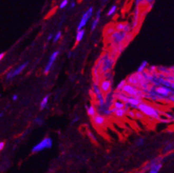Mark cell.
I'll list each match as a JSON object with an SVG mask.
<instances>
[{"instance_id":"1","label":"cell","mask_w":174,"mask_h":173,"mask_svg":"<svg viewBox=\"0 0 174 173\" xmlns=\"http://www.w3.org/2000/svg\"><path fill=\"white\" fill-rule=\"evenodd\" d=\"M137 110H138L140 112L143 114L144 115L152 117L154 120H159L161 117L159 111H158L156 108H154L153 106L147 104V103H145V102H142L137 106Z\"/></svg>"},{"instance_id":"2","label":"cell","mask_w":174,"mask_h":173,"mask_svg":"<svg viewBox=\"0 0 174 173\" xmlns=\"http://www.w3.org/2000/svg\"><path fill=\"white\" fill-rule=\"evenodd\" d=\"M121 92L125 93L129 97H134V98H141L142 97H144L143 93L142 91H139L136 87L133 86L132 85L126 83L124 87L122 89Z\"/></svg>"},{"instance_id":"3","label":"cell","mask_w":174,"mask_h":173,"mask_svg":"<svg viewBox=\"0 0 174 173\" xmlns=\"http://www.w3.org/2000/svg\"><path fill=\"white\" fill-rule=\"evenodd\" d=\"M101 71L103 73H106L110 71L114 64V59L110 57L108 54H106L105 55L101 57Z\"/></svg>"},{"instance_id":"4","label":"cell","mask_w":174,"mask_h":173,"mask_svg":"<svg viewBox=\"0 0 174 173\" xmlns=\"http://www.w3.org/2000/svg\"><path fill=\"white\" fill-rule=\"evenodd\" d=\"M92 90L93 93H94V95L96 96V100H97L98 101V106L99 107L104 106V104H105V98H104V93H102L101 91V89H100L99 85L95 83L94 82L93 83Z\"/></svg>"},{"instance_id":"5","label":"cell","mask_w":174,"mask_h":173,"mask_svg":"<svg viewBox=\"0 0 174 173\" xmlns=\"http://www.w3.org/2000/svg\"><path fill=\"white\" fill-rule=\"evenodd\" d=\"M128 34L125 32H120V31H115L110 36V40L115 45H120L123 42L124 40H125L126 37Z\"/></svg>"},{"instance_id":"6","label":"cell","mask_w":174,"mask_h":173,"mask_svg":"<svg viewBox=\"0 0 174 173\" xmlns=\"http://www.w3.org/2000/svg\"><path fill=\"white\" fill-rule=\"evenodd\" d=\"M93 11V7H90V8H88V10L84 13V15L82 16V19L80 21L79 23L78 26H77V31H81V30H82L83 28L86 26L87 22H88V21L89 20L91 17L92 16Z\"/></svg>"},{"instance_id":"7","label":"cell","mask_w":174,"mask_h":173,"mask_svg":"<svg viewBox=\"0 0 174 173\" xmlns=\"http://www.w3.org/2000/svg\"><path fill=\"white\" fill-rule=\"evenodd\" d=\"M52 145H53V141H52V139H50V138H46L45 139L41 141L40 143H39L38 144H37L36 146L33 147V153L35 152H38V151H42L45 149H50L52 147Z\"/></svg>"},{"instance_id":"8","label":"cell","mask_w":174,"mask_h":173,"mask_svg":"<svg viewBox=\"0 0 174 173\" xmlns=\"http://www.w3.org/2000/svg\"><path fill=\"white\" fill-rule=\"evenodd\" d=\"M139 1L136 2V7L134 10V16H133V21H132V24L131 26L132 29H134L138 26L139 21V14H140V10L139 7Z\"/></svg>"},{"instance_id":"9","label":"cell","mask_w":174,"mask_h":173,"mask_svg":"<svg viewBox=\"0 0 174 173\" xmlns=\"http://www.w3.org/2000/svg\"><path fill=\"white\" fill-rule=\"evenodd\" d=\"M99 88L101 89V91L103 93H109L110 91V88H111V81L108 80V79H104L102 81L100 82Z\"/></svg>"},{"instance_id":"10","label":"cell","mask_w":174,"mask_h":173,"mask_svg":"<svg viewBox=\"0 0 174 173\" xmlns=\"http://www.w3.org/2000/svg\"><path fill=\"white\" fill-rule=\"evenodd\" d=\"M92 122L93 123L96 125V126H102L105 124L106 122V118L104 116H103L102 115H100V114H96V115L92 117Z\"/></svg>"},{"instance_id":"11","label":"cell","mask_w":174,"mask_h":173,"mask_svg":"<svg viewBox=\"0 0 174 173\" xmlns=\"http://www.w3.org/2000/svg\"><path fill=\"white\" fill-rule=\"evenodd\" d=\"M142 102V100L139 98H134V97H128V104L130 105V107L132 109H136L137 110V106L139 105Z\"/></svg>"},{"instance_id":"12","label":"cell","mask_w":174,"mask_h":173,"mask_svg":"<svg viewBox=\"0 0 174 173\" xmlns=\"http://www.w3.org/2000/svg\"><path fill=\"white\" fill-rule=\"evenodd\" d=\"M58 54H59V51H56L54 53L51 55L50 59L49 60L48 63V65H46V67H45V73H48L49 70L50 69L51 67H52V65H53V63L55 62V59L57 57V56L58 55Z\"/></svg>"},{"instance_id":"13","label":"cell","mask_w":174,"mask_h":173,"mask_svg":"<svg viewBox=\"0 0 174 173\" xmlns=\"http://www.w3.org/2000/svg\"><path fill=\"white\" fill-rule=\"evenodd\" d=\"M26 65H27V63H25V64H23V65H21L20 67H18V68H17V69H16V70H14L13 71H11V72H9V73H8L7 76V78H8V79H10V78H11L14 77L15 76H16L17 74H18V73H20L21 71H22L23 69H24L25 67H26Z\"/></svg>"},{"instance_id":"14","label":"cell","mask_w":174,"mask_h":173,"mask_svg":"<svg viewBox=\"0 0 174 173\" xmlns=\"http://www.w3.org/2000/svg\"><path fill=\"white\" fill-rule=\"evenodd\" d=\"M101 9H98V11L96 12V17H95L94 20L93 21L92 24H91V31H94L96 28L97 27L98 22H99L100 17H101Z\"/></svg>"},{"instance_id":"15","label":"cell","mask_w":174,"mask_h":173,"mask_svg":"<svg viewBox=\"0 0 174 173\" xmlns=\"http://www.w3.org/2000/svg\"><path fill=\"white\" fill-rule=\"evenodd\" d=\"M126 82H128V84L132 85V86H135L139 85L138 80H137V77H136V75H135V74H133V75L130 76L127 78Z\"/></svg>"},{"instance_id":"16","label":"cell","mask_w":174,"mask_h":173,"mask_svg":"<svg viewBox=\"0 0 174 173\" xmlns=\"http://www.w3.org/2000/svg\"><path fill=\"white\" fill-rule=\"evenodd\" d=\"M115 96H116V98L118 100L120 101H121L123 103H127L128 102V97L127 95H125V93H122L121 91H120V92H117L116 94H115Z\"/></svg>"},{"instance_id":"17","label":"cell","mask_w":174,"mask_h":173,"mask_svg":"<svg viewBox=\"0 0 174 173\" xmlns=\"http://www.w3.org/2000/svg\"><path fill=\"white\" fill-rule=\"evenodd\" d=\"M86 111H87V114L90 116L91 117H93L96 115V108L93 105H90V106H86Z\"/></svg>"},{"instance_id":"18","label":"cell","mask_w":174,"mask_h":173,"mask_svg":"<svg viewBox=\"0 0 174 173\" xmlns=\"http://www.w3.org/2000/svg\"><path fill=\"white\" fill-rule=\"evenodd\" d=\"M161 167H162V164H161V162H159L157 164L154 165V166H152L150 168L149 172V173H158L159 170H161Z\"/></svg>"},{"instance_id":"19","label":"cell","mask_w":174,"mask_h":173,"mask_svg":"<svg viewBox=\"0 0 174 173\" xmlns=\"http://www.w3.org/2000/svg\"><path fill=\"white\" fill-rule=\"evenodd\" d=\"M126 23H123V22H120L117 23L115 25L114 28L116 31H120V32H123L124 29H125V27Z\"/></svg>"},{"instance_id":"20","label":"cell","mask_w":174,"mask_h":173,"mask_svg":"<svg viewBox=\"0 0 174 173\" xmlns=\"http://www.w3.org/2000/svg\"><path fill=\"white\" fill-rule=\"evenodd\" d=\"M84 34H85V30H84V29H82L81 31L77 32V36H76V42H77V43H79V42L82 40Z\"/></svg>"},{"instance_id":"21","label":"cell","mask_w":174,"mask_h":173,"mask_svg":"<svg viewBox=\"0 0 174 173\" xmlns=\"http://www.w3.org/2000/svg\"><path fill=\"white\" fill-rule=\"evenodd\" d=\"M148 65V62H147V61H143V62H142L141 65H139V67H138V69H137V73H142V72H144V69H146V67H147V66Z\"/></svg>"},{"instance_id":"22","label":"cell","mask_w":174,"mask_h":173,"mask_svg":"<svg viewBox=\"0 0 174 173\" xmlns=\"http://www.w3.org/2000/svg\"><path fill=\"white\" fill-rule=\"evenodd\" d=\"M126 111L123 109H119V110H116V111L114 113V115H115V117L119 118L123 117L124 116L126 115Z\"/></svg>"},{"instance_id":"23","label":"cell","mask_w":174,"mask_h":173,"mask_svg":"<svg viewBox=\"0 0 174 173\" xmlns=\"http://www.w3.org/2000/svg\"><path fill=\"white\" fill-rule=\"evenodd\" d=\"M113 107L116 108L117 110H119V109H123L124 107H125V103H123L120 100H115L113 102Z\"/></svg>"},{"instance_id":"24","label":"cell","mask_w":174,"mask_h":173,"mask_svg":"<svg viewBox=\"0 0 174 173\" xmlns=\"http://www.w3.org/2000/svg\"><path fill=\"white\" fill-rule=\"evenodd\" d=\"M127 83H126V80H123L121 81L120 82L117 84V87H116V91H117V92H120V91H122V89H123V88L124 87V86Z\"/></svg>"},{"instance_id":"25","label":"cell","mask_w":174,"mask_h":173,"mask_svg":"<svg viewBox=\"0 0 174 173\" xmlns=\"http://www.w3.org/2000/svg\"><path fill=\"white\" fill-rule=\"evenodd\" d=\"M117 10V6L116 5H112V7H110V9H109V11H108V13H107V16H112V14H114L115 12Z\"/></svg>"},{"instance_id":"26","label":"cell","mask_w":174,"mask_h":173,"mask_svg":"<svg viewBox=\"0 0 174 173\" xmlns=\"http://www.w3.org/2000/svg\"><path fill=\"white\" fill-rule=\"evenodd\" d=\"M48 96H45V97L43 98V100H42V102L40 103V109H41V110H43L45 107L46 106L47 102H48Z\"/></svg>"},{"instance_id":"27","label":"cell","mask_w":174,"mask_h":173,"mask_svg":"<svg viewBox=\"0 0 174 173\" xmlns=\"http://www.w3.org/2000/svg\"><path fill=\"white\" fill-rule=\"evenodd\" d=\"M135 117H137V119H139V120H144V115L142 112H140L136 111L135 112Z\"/></svg>"},{"instance_id":"28","label":"cell","mask_w":174,"mask_h":173,"mask_svg":"<svg viewBox=\"0 0 174 173\" xmlns=\"http://www.w3.org/2000/svg\"><path fill=\"white\" fill-rule=\"evenodd\" d=\"M144 144V139L142 138H139V139L137 141V146H142Z\"/></svg>"},{"instance_id":"29","label":"cell","mask_w":174,"mask_h":173,"mask_svg":"<svg viewBox=\"0 0 174 173\" xmlns=\"http://www.w3.org/2000/svg\"><path fill=\"white\" fill-rule=\"evenodd\" d=\"M126 114L128 115V116L132 118L135 117V112H134V110H129L127 112V113Z\"/></svg>"},{"instance_id":"30","label":"cell","mask_w":174,"mask_h":173,"mask_svg":"<svg viewBox=\"0 0 174 173\" xmlns=\"http://www.w3.org/2000/svg\"><path fill=\"white\" fill-rule=\"evenodd\" d=\"M115 30L114 28H113V27H110V28H108L107 30H106V33L107 35H108V36H110V35H111L113 32H115Z\"/></svg>"},{"instance_id":"31","label":"cell","mask_w":174,"mask_h":173,"mask_svg":"<svg viewBox=\"0 0 174 173\" xmlns=\"http://www.w3.org/2000/svg\"><path fill=\"white\" fill-rule=\"evenodd\" d=\"M88 136L91 138V139L93 141H95V142L96 141V138L95 135L92 133V132H91V131H88Z\"/></svg>"},{"instance_id":"32","label":"cell","mask_w":174,"mask_h":173,"mask_svg":"<svg viewBox=\"0 0 174 173\" xmlns=\"http://www.w3.org/2000/svg\"><path fill=\"white\" fill-rule=\"evenodd\" d=\"M67 4H68V1H67V0H64L61 3V4H60V9H63V8H64V7H66L67 5Z\"/></svg>"},{"instance_id":"33","label":"cell","mask_w":174,"mask_h":173,"mask_svg":"<svg viewBox=\"0 0 174 173\" xmlns=\"http://www.w3.org/2000/svg\"><path fill=\"white\" fill-rule=\"evenodd\" d=\"M61 35H62V33L61 32H58L57 34H56V36H55V38H54V42H56L57 40H59L61 37Z\"/></svg>"},{"instance_id":"34","label":"cell","mask_w":174,"mask_h":173,"mask_svg":"<svg viewBox=\"0 0 174 173\" xmlns=\"http://www.w3.org/2000/svg\"><path fill=\"white\" fill-rule=\"evenodd\" d=\"M159 71H161V72H165V73H169L170 71L169 70H168L167 69H166L164 67H159Z\"/></svg>"},{"instance_id":"35","label":"cell","mask_w":174,"mask_h":173,"mask_svg":"<svg viewBox=\"0 0 174 173\" xmlns=\"http://www.w3.org/2000/svg\"><path fill=\"white\" fill-rule=\"evenodd\" d=\"M55 10H56V8H55V9H53L52 11H50V12H49V13H48V15H47L45 17V19H47V18H48L49 17H50V16L51 15H53V13H54V12H55Z\"/></svg>"},{"instance_id":"36","label":"cell","mask_w":174,"mask_h":173,"mask_svg":"<svg viewBox=\"0 0 174 173\" xmlns=\"http://www.w3.org/2000/svg\"><path fill=\"white\" fill-rule=\"evenodd\" d=\"M35 122H36V123H37V124H43L42 120H40V118H37V119H36V120H35Z\"/></svg>"},{"instance_id":"37","label":"cell","mask_w":174,"mask_h":173,"mask_svg":"<svg viewBox=\"0 0 174 173\" xmlns=\"http://www.w3.org/2000/svg\"><path fill=\"white\" fill-rule=\"evenodd\" d=\"M4 142L0 143V151L2 150L3 148H4Z\"/></svg>"},{"instance_id":"38","label":"cell","mask_w":174,"mask_h":173,"mask_svg":"<svg viewBox=\"0 0 174 173\" xmlns=\"http://www.w3.org/2000/svg\"><path fill=\"white\" fill-rule=\"evenodd\" d=\"M78 120H79V117H76L72 120V123H75V122H78Z\"/></svg>"},{"instance_id":"39","label":"cell","mask_w":174,"mask_h":173,"mask_svg":"<svg viewBox=\"0 0 174 173\" xmlns=\"http://www.w3.org/2000/svg\"><path fill=\"white\" fill-rule=\"evenodd\" d=\"M150 69H151V71H155L157 69V67H154V66H152V67H150Z\"/></svg>"},{"instance_id":"40","label":"cell","mask_w":174,"mask_h":173,"mask_svg":"<svg viewBox=\"0 0 174 173\" xmlns=\"http://www.w3.org/2000/svg\"><path fill=\"white\" fill-rule=\"evenodd\" d=\"M4 55H5V53H2V54H0V60H2V59L3 57H4Z\"/></svg>"},{"instance_id":"41","label":"cell","mask_w":174,"mask_h":173,"mask_svg":"<svg viewBox=\"0 0 174 173\" xmlns=\"http://www.w3.org/2000/svg\"><path fill=\"white\" fill-rule=\"evenodd\" d=\"M52 37H53V35H52V34H50V35H49V36H48V40H50L51 38H52Z\"/></svg>"},{"instance_id":"42","label":"cell","mask_w":174,"mask_h":173,"mask_svg":"<svg viewBox=\"0 0 174 173\" xmlns=\"http://www.w3.org/2000/svg\"><path fill=\"white\" fill-rule=\"evenodd\" d=\"M74 6H75V3L72 2V4H71L70 8H74Z\"/></svg>"},{"instance_id":"43","label":"cell","mask_w":174,"mask_h":173,"mask_svg":"<svg viewBox=\"0 0 174 173\" xmlns=\"http://www.w3.org/2000/svg\"><path fill=\"white\" fill-rule=\"evenodd\" d=\"M16 99H17V96H16V95H15V96H13V100H16Z\"/></svg>"},{"instance_id":"44","label":"cell","mask_w":174,"mask_h":173,"mask_svg":"<svg viewBox=\"0 0 174 173\" xmlns=\"http://www.w3.org/2000/svg\"><path fill=\"white\" fill-rule=\"evenodd\" d=\"M171 71H174V67H172L171 68Z\"/></svg>"},{"instance_id":"45","label":"cell","mask_w":174,"mask_h":173,"mask_svg":"<svg viewBox=\"0 0 174 173\" xmlns=\"http://www.w3.org/2000/svg\"><path fill=\"white\" fill-rule=\"evenodd\" d=\"M71 57V52H69V57Z\"/></svg>"},{"instance_id":"46","label":"cell","mask_w":174,"mask_h":173,"mask_svg":"<svg viewBox=\"0 0 174 173\" xmlns=\"http://www.w3.org/2000/svg\"><path fill=\"white\" fill-rule=\"evenodd\" d=\"M2 115H3V113H0V117H1L2 116Z\"/></svg>"}]
</instances>
